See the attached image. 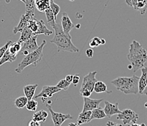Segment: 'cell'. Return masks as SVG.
<instances>
[{
	"label": "cell",
	"instance_id": "obj_36",
	"mask_svg": "<svg viewBox=\"0 0 147 126\" xmlns=\"http://www.w3.org/2000/svg\"><path fill=\"white\" fill-rule=\"evenodd\" d=\"M86 55L88 58H92L93 55H94V51H93L92 48L87 49L86 51Z\"/></svg>",
	"mask_w": 147,
	"mask_h": 126
},
{
	"label": "cell",
	"instance_id": "obj_41",
	"mask_svg": "<svg viewBox=\"0 0 147 126\" xmlns=\"http://www.w3.org/2000/svg\"><path fill=\"white\" fill-rule=\"evenodd\" d=\"M67 126H79V125L77 124V123H69V124Z\"/></svg>",
	"mask_w": 147,
	"mask_h": 126
},
{
	"label": "cell",
	"instance_id": "obj_16",
	"mask_svg": "<svg viewBox=\"0 0 147 126\" xmlns=\"http://www.w3.org/2000/svg\"><path fill=\"white\" fill-rule=\"evenodd\" d=\"M53 34V31H50L45 26V23L42 20L38 21V28H37V31L34 34V35H40V34H44L46 36H50Z\"/></svg>",
	"mask_w": 147,
	"mask_h": 126
},
{
	"label": "cell",
	"instance_id": "obj_3",
	"mask_svg": "<svg viewBox=\"0 0 147 126\" xmlns=\"http://www.w3.org/2000/svg\"><path fill=\"white\" fill-rule=\"evenodd\" d=\"M138 76L119 77L111 81V84L118 91L124 93L126 95L138 93Z\"/></svg>",
	"mask_w": 147,
	"mask_h": 126
},
{
	"label": "cell",
	"instance_id": "obj_45",
	"mask_svg": "<svg viewBox=\"0 0 147 126\" xmlns=\"http://www.w3.org/2000/svg\"><path fill=\"white\" fill-rule=\"evenodd\" d=\"M70 1H74V0H70Z\"/></svg>",
	"mask_w": 147,
	"mask_h": 126
},
{
	"label": "cell",
	"instance_id": "obj_35",
	"mask_svg": "<svg viewBox=\"0 0 147 126\" xmlns=\"http://www.w3.org/2000/svg\"><path fill=\"white\" fill-rule=\"evenodd\" d=\"M80 81V75L78 74H76V75H73V82L72 83H73L75 86L77 85L78 83H79Z\"/></svg>",
	"mask_w": 147,
	"mask_h": 126
},
{
	"label": "cell",
	"instance_id": "obj_2",
	"mask_svg": "<svg viewBox=\"0 0 147 126\" xmlns=\"http://www.w3.org/2000/svg\"><path fill=\"white\" fill-rule=\"evenodd\" d=\"M55 35L53 39L50 41L51 43L56 45L58 48V52L66 51L70 53H78V48L74 45L72 42V37H69L62 30L61 25L57 24L54 27Z\"/></svg>",
	"mask_w": 147,
	"mask_h": 126
},
{
	"label": "cell",
	"instance_id": "obj_43",
	"mask_svg": "<svg viewBox=\"0 0 147 126\" xmlns=\"http://www.w3.org/2000/svg\"><path fill=\"white\" fill-rule=\"evenodd\" d=\"M144 106H145V107H146L147 108V102H146L145 104H144Z\"/></svg>",
	"mask_w": 147,
	"mask_h": 126
},
{
	"label": "cell",
	"instance_id": "obj_23",
	"mask_svg": "<svg viewBox=\"0 0 147 126\" xmlns=\"http://www.w3.org/2000/svg\"><path fill=\"white\" fill-rule=\"evenodd\" d=\"M45 16H46V20H47V22L51 26L53 29H54V27L57 25V23H56V20L55 17H54V15H53V13L52 12L51 9L49 7L47 10L45 11Z\"/></svg>",
	"mask_w": 147,
	"mask_h": 126
},
{
	"label": "cell",
	"instance_id": "obj_6",
	"mask_svg": "<svg viewBox=\"0 0 147 126\" xmlns=\"http://www.w3.org/2000/svg\"><path fill=\"white\" fill-rule=\"evenodd\" d=\"M118 120H121L124 125H129L131 123H136L138 120V115L134 111L129 109H126L121 111L119 114L117 115Z\"/></svg>",
	"mask_w": 147,
	"mask_h": 126
},
{
	"label": "cell",
	"instance_id": "obj_1",
	"mask_svg": "<svg viewBox=\"0 0 147 126\" xmlns=\"http://www.w3.org/2000/svg\"><path fill=\"white\" fill-rule=\"evenodd\" d=\"M127 59L130 62L134 72L147 66V51L136 40H133L129 45Z\"/></svg>",
	"mask_w": 147,
	"mask_h": 126
},
{
	"label": "cell",
	"instance_id": "obj_4",
	"mask_svg": "<svg viewBox=\"0 0 147 126\" xmlns=\"http://www.w3.org/2000/svg\"><path fill=\"white\" fill-rule=\"evenodd\" d=\"M45 44H46V41L43 40L42 44L38 47L37 50H34L32 53H30L28 55H25L24 58L21 61V63L18 65L17 68L16 69V72L20 74L27 66H30V65L36 66V65L38 64L43 58V52L42 51H43V48L45 47Z\"/></svg>",
	"mask_w": 147,
	"mask_h": 126
},
{
	"label": "cell",
	"instance_id": "obj_11",
	"mask_svg": "<svg viewBox=\"0 0 147 126\" xmlns=\"http://www.w3.org/2000/svg\"><path fill=\"white\" fill-rule=\"evenodd\" d=\"M128 6L133 7L141 15H144L147 10V0H126Z\"/></svg>",
	"mask_w": 147,
	"mask_h": 126
},
{
	"label": "cell",
	"instance_id": "obj_20",
	"mask_svg": "<svg viewBox=\"0 0 147 126\" xmlns=\"http://www.w3.org/2000/svg\"><path fill=\"white\" fill-rule=\"evenodd\" d=\"M21 32V36H20V38L18 41V42L21 44L24 43V42H25L26 41H27L28 39H30V38L34 35L32 31H31L30 29H29L28 26L23 29Z\"/></svg>",
	"mask_w": 147,
	"mask_h": 126
},
{
	"label": "cell",
	"instance_id": "obj_21",
	"mask_svg": "<svg viewBox=\"0 0 147 126\" xmlns=\"http://www.w3.org/2000/svg\"><path fill=\"white\" fill-rule=\"evenodd\" d=\"M94 91L97 93H111L112 91H108L107 85L105 83H104L102 81H97L94 84Z\"/></svg>",
	"mask_w": 147,
	"mask_h": 126
},
{
	"label": "cell",
	"instance_id": "obj_44",
	"mask_svg": "<svg viewBox=\"0 0 147 126\" xmlns=\"http://www.w3.org/2000/svg\"><path fill=\"white\" fill-rule=\"evenodd\" d=\"M19 1H21V2H23L24 3H25V0H19Z\"/></svg>",
	"mask_w": 147,
	"mask_h": 126
},
{
	"label": "cell",
	"instance_id": "obj_38",
	"mask_svg": "<svg viewBox=\"0 0 147 126\" xmlns=\"http://www.w3.org/2000/svg\"><path fill=\"white\" fill-rule=\"evenodd\" d=\"M107 126H122V125L121 124H117V123H114L113 121H108V123H106Z\"/></svg>",
	"mask_w": 147,
	"mask_h": 126
},
{
	"label": "cell",
	"instance_id": "obj_37",
	"mask_svg": "<svg viewBox=\"0 0 147 126\" xmlns=\"http://www.w3.org/2000/svg\"><path fill=\"white\" fill-rule=\"evenodd\" d=\"M28 126H41V125H40V123L32 120L29 122Z\"/></svg>",
	"mask_w": 147,
	"mask_h": 126
},
{
	"label": "cell",
	"instance_id": "obj_19",
	"mask_svg": "<svg viewBox=\"0 0 147 126\" xmlns=\"http://www.w3.org/2000/svg\"><path fill=\"white\" fill-rule=\"evenodd\" d=\"M34 5L38 11L43 13L50 7V0H34Z\"/></svg>",
	"mask_w": 147,
	"mask_h": 126
},
{
	"label": "cell",
	"instance_id": "obj_30",
	"mask_svg": "<svg viewBox=\"0 0 147 126\" xmlns=\"http://www.w3.org/2000/svg\"><path fill=\"white\" fill-rule=\"evenodd\" d=\"M28 27L30 29V30L33 32V34L34 35V34L36 33V31H37V28H38V21H37L36 18H33L32 19L29 21V25H28Z\"/></svg>",
	"mask_w": 147,
	"mask_h": 126
},
{
	"label": "cell",
	"instance_id": "obj_22",
	"mask_svg": "<svg viewBox=\"0 0 147 126\" xmlns=\"http://www.w3.org/2000/svg\"><path fill=\"white\" fill-rule=\"evenodd\" d=\"M48 116H49V114L46 111L40 110V111L35 112L33 115L32 120H34V121L39 122V123H42V122H45Z\"/></svg>",
	"mask_w": 147,
	"mask_h": 126
},
{
	"label": "cell",
	"instance_id": "obj_15",
	"mask_svg": "<svg viewBox=\"0 0 147 126\" xmlns=\"http://www.w3.org/2000/svg\"><path fill=\"white\" fill-rule=\"evenodd\" d=\"M147 85V66L141 69V76L138 81V93L142 94Z\"/></svg>",
	"mask_w": 147,
	"mask_h": 126
},
{
	"label": "cell",
	"instance_id": "obj_27",
	"mask_svg": "<svg viewBox=\"0 0 147 126\" xmlns=\"http://www.w3.org/2000/svg\"><path fill=\"white\" fill-rule=\"evenodd\" d=\"M28 102V99L26 96H20L15 100V107L18 109H22L26 107Z\"/></svg>",
	"mask_w": 147,
	"mask_h": 126
},
{
	"label": "cell",
	"instance_id": "obj_26",
	"mask_svg": "<svg viewBox=\"0 0 147 126\" xmlns=\"http://www.w3.org/2000/svg\"><path fill=\"white\" fill-rule=\"evenodd\" d=\"M21 47H22V46H21V44L19 43L18 42H13V43L9 46L7 50H8L9 52H10L11 54H13V55H18V54L19 53L20 51H21Z\"/></svg>",
	"mask_w": 147,
	"mask_h": 126
},
{
	"label": "cell",
	"instance_id": "obj_24",
	"mask_svg": "<svg viewBox=\"0 0 147 126\" xmlns=\"http://www.w3.org/2000/svg\"><path fill=\"white\" fill-rule=\"evenodd\" d=\"M105 117H106V115H105L103 109L101 107H98V108L92 110L91 120H94V119H103Z\"/></svg>",
	"mask_w": 147,
	"mask_h": 126
},
{
	"label": "cell",
	"instance_id": "obj_13",
	"mask_svg": "<svg viewBox=\"0 0 147 126\" xmlns=\"http://www.w3.org/2000/svg\"><path fill=\"white\" fill-rule=\"evenodd\" d=\"M103 101L102 99H92L89 97H84V107L82 112L92 111L96 108L100 107V103Z\"/></svg>",
	"mask_w": 147,
	"mask_h": 126
},
{
	"label": "cell",
	"instance_id": "obj_17",
	"mask_svg": "<svg viewBox=\"0 0 147 126\" xmlns=\"http://www.w3.org/2000/svg\"><path fill=\"white\" fill-rule=\"evenodd\" d=\"M38 87V85H27L24 87V93L26 98H27L28 101L31 100L33 99V96L34 95L36 89Z\"/></svg>",
	"mask_w": 147,
	"mask_h": 126
},
{
	"label": "cell",
	"instance_id": "obj_29",
	"mask_svg": "<svg viewBox=\"0 0 147 126\" xmlns=\"http://www.w3.org/2000/svg\"><path fill=\"white\" fill-rule=\"evenodd\" d=\"M50 8L53 13L56 20H57V16L60 12V7L54 2V0H50Z\"/></svg>",
	"mask_w": 147,
	"mask_h": 126
},
{
	"label": "cell",
	"instance_id": "obj_10",
	"mask_svg": "<svg viewBox=\"0 0 147 126\" xmlns=\"http://www.w3.org/2000/svg\"><path fill=\"white\" fill-rule=\"evenodd\" d=\"M34 18V13H31V12H26L25 14H24L20 18V21L17 26L13 29V34H16L19 31H21L24 28L27 27L29 25V21Z\"/></svg>",
	"mask_w": 147,
	"mask_h": 126
},
{
	"label": "cell",
	"instance_id": "obj_7",
	"mask_svg": "<svg viewBox=\"0 0 147 126\" xmlns=\"http://www.w3.org/2000/svg\"><path fill=\"white\" fill-rule=\"evenodd\" d=\"M46 107L50 112L54 126H61L67 120L73 119V117L70 115H65V114L60 113V112H54L50 104H46Z\"/></svg>",
	"mask_w": 147,
	"mask_h": 126
},
{
	"label": "cell",
	"instance_id": "obj_34",
	"mask_svg": "<svg viewBox=\"0 0 147 126\" xmlns=\"http://www.w3.org/2000/svg\"><path fill=\"white\" fill-rule=\"evenodd\" d=\"M12 43H13V42H12V41H8V42L5 44V45L0 47V60H1V58H2V56L4 55V54H5V52L7 51V50L8 49L9 46H10Z\"/></svg>",
	"mask_w": 147,
	"mask_h": 126
},
{
	"label": "cell",
	"instance_id": "obj_42",
	"mask_svg": "<svg viewBox=\"0 0 147 126\" xmlns=\"http://www.w3.org/2000/svg\"><path fill=\"white\" fill-rule=\"evenodd\" d=\"M142 94H144V95H147V85H146V86L145 89H144V91H143Z\"/></svg>",
	"mask_w": 147,
	"mask_h": 126
},
{
	"label": "cell",
	"instance_id": "obj_5",
	"mask_svg": "<svg viewBox=\"0 0 147 126\" xmlns=\"http://www.w3.org/2000/svg\"><path fill=\"white\" fill-rule=\"evenodd\" d=\"M97 71H90L83 78V82L80 88V93L84 97H89L94 91V84L97 82Z\"/></svg>",
	"mask_w": 147,
	"mask_h": 126
},
{
	"label": "cell",
	"instance_id": "obj_28",
	"mask_svg": "<svg viewBox=\"0 0 147 126\" xmlns=\"http://www.w3.org/2000/svg\"><path fill=\"white\" fill-rule=\"evenodd\" d=\"M37 107H38V102L34 99L28 101L27 103H26V109L28 111H30V112H34V111H36Z\"/></svg>",
	"mask_w": 147,
	"mask_h": 126
},
{
	"label": "cell",
	"instance_id": "obj_9",
	"mask_svg": "<svg viewBox=\"0 0 147 126\" xmlns=\"http://www.w3.org/2000/svg\"><path fill=\"white\" fill-rule=\"evenodd\" d=\"M37 35H33L32 37L27 41L23 43V45L21 49V53L22 55H26L30 53H32L34 50L38 48V45L37 43Z\"/></svg>",
	"mask_w": 147,
	"mask_h": 126
},
{
	"label": "cell",
	"instance_id": "obj_40",
	"mask_svg": "<svg viewBox=\"0 0 147 126\" xmlns=\"http://www.w3.org/2000/svg\"><path fill=\"white\" fill-rule=\"evenodd\" d=\"M128 126H146L144 123H141V124H137V123H131V124L128 125Z\"/></svg>",
	"mask_w": 147,
	"mask_h": 126
},
{
	"label": "cell",
	"instance_id": "obj_18",
	"mask_svg": "<svg viewBox=\"0 0 147 126\" xmlns=\"http://www.w3.org/2000/svg\"><path fill=\"white\" fill-rule=\"evenodd\" d=\"M91 115H92V111L81 112L77 119V124L82 125L89 123L91 121Z\"/></svg>",
	"mask_w": 147,
	"mask_h": 126
},
{
	"label": "cell",
	"instance_id": "obj_32",
	"mask_svg": "<svg viewBox=\"0 0 147 126\" xmlns=\"http://www.w3.org/2000/svg\"><path fill=\"white\" fill-rule=\"evenodd\" d=\"M70 84H71V83H68L67 81H66L65 79H62L57 83V87H58L59 88H60L61 90L67 91V90H68V88H69Z\"/></svg>",
	"mask_w": 147,
	"mask_h": 126
},
{
	"label": "cell",
	"instance_id": "obj_14",
	"mask_svg": "<svg viewBox=\"0 0 147 126\" xmlns=\"http://www.w3.org/2000/svg\"><path fill=\"white\" fill-rule=\"evenodd\" d=\"M104 112H105L106 117L110 118L113 115H118L121 112L119 109V103L117 102L115 103H112L109 101H105V107H104Z\"/></svg>",
	"mask_w": 147,
	"mask_h": 126
},
{
	"label": "cell",
	"instance_id": "obj_8",
	"mask_svg": "<svg viewBox=\"0 0 147 126\" xmlns=\"http://www.w3.org/2000/svg\"><path fill=\"white\" fill-rule=\"evenodd\" d=\"M61 91V89L59 88L58 87H57V85L43 86L40 93L38 95H36V96H34V99H38V98H42V101L44 103V102L46 101V99H50V98H51L54 94L60 92Z\"/></svg>",
	"mask_w": 147,
	"mask_h": 126
},
{
	"label": "cell",
	"instance_id": "obj_31",
	"mask_svg": "<svg viewBox=\"0 0 147 126\" xmlns=\"http://www.w3.org/2000/svg\"><path fill=\"white\" fill-rule=\"evenodd\" d=\"M25 4H26V12L34 13V9H35L34 0H25Z\"/></svg>",
	"mask_w": 147,
	"mask_h": 126
},
{
	"label": "cell",
	"instance_id": "obj_33",
	"mask_svg": "<svg viewBox=\"0 0 147 126\" xmlns=\"http://www.w3.org/2000/svg\"><path fill=\"white\" fill-rule=\"evenodd\" d=\"M102 45V39L97 37H94L92 40L89 42V46L91 47H98L99 45Z\"/></svg>",
	"mask_w": 147,
	"mask_h": 126
},
{
	"label": "cell",
	"instance_id": "obj_39",
	"mask_svg": "<svg viewBox=\"0 0 147 126\" xmlns=\"http://www.w3.org/2000/svg\"><path fill=\"white\" fill-rule=\"evenodd\" d=\"M73 75H67L66 77H65V79H66V81H67L68 83H72V82H73Z\"/></svg>",
	"mask_w": 147,
	"mask_h": 126
},
{
	"label": "cell",
	"instance_id": "obj_25",
	"mask_svg": "<svg viewBox=\"0 0 147 126\" xmlns=\"http://www.w3.org/2000/svg\"><path fill=\"white\" fill-rule=\"evenodd\" d=\"M17 59V55H15L11 54L9 52L8 50H7V51L5 52L4 55L2 56V58H1L0 60V66L3 65L4 63H7V62H13Z\"/></svg>",
	"mask_w": 147,
	"mask_h": 126
},
{
	"label": "cell",
	"instance_id": "obj_12",
	"mask_svg": "<svg viewBox=\"0 0 147 126\" xmlns=\"http://www.w3.org/2000/svg\"><path fill=\"white\" fill-rule=\"evenodd\" d=\"M61 28H62V30H63L64 32L65 33V34H67L69 37H71L70 36V31H71L72 29L73 28L76 27L74 23H73L69 18V17L68 16V15L66 13H62L61 15Z\"/></svg>",
	"mask_w": 147,
	"mask_h": 126
}]
</instances>
